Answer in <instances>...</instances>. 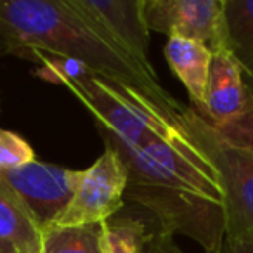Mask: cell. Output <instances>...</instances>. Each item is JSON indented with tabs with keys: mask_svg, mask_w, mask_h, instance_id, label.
<instances>
[{
	"mask_svg": "<svg viewBox=\"0 0 253 253\" xmlns=\"http://www.w3.org/2000/svg\"><path fill=\"white\" fill-rule=\"evenodd\" d=\"M82 177L84 170L64 169L40 160L21 169L0 172V179L7 182L25 201L42 229L50 225L70 203Z\"/></svg>",
	"mask_w": 253,
	"mask_h": 253,
	"instance_id": "obj_9",
	"label": "cell"
},
{
	"mask_svg": "<svg viewBox=\"0 0 253 253\" xmlns=\"http://www.w3.org/2000/svg\"><path fill=\"white\" fill-rule=\"evenodd\" d=\"M211 57L213 52L203 43L180 37H170L167 40L165 59L170 70L186 87L191 99V108L196 111H201L205 104Z\"/></svg>",
	"mask_w": 253,
	"mask_h": 253,
	"instance_id": "obj_10",
	"label": "cell"
},
{
	"mask_svg": "<svg viewBox=\"0 0 253 253\" xmlns=\"http://www.w3.org/2000/svg\"><path fill=\"white\" fill-rule=\"evenodd\" d=\"M33 50L75 59L97 77L139 88L158 101H175L156 73L106 42L71 0H0V56L26 59Z\"/></svg>",
	"mask_w": 253,
	"mask_h": 253,
	"instance_id": "obj_2",
	"label": "cell"
},
{
	"mask_svg": "<svg viewBox=\"0 0 253 253\" xmlns=\"http://www.w3.org/2000/svg\"><path fill=\"white\" fill-rule=\"evenodd\" d=\"M0 253H18V252H16L14 246H11L9 243H5V241L0 239Z\"/></svg>",
	"mask_w": 253,
	"mask_h": 253,
	"instance_id": "obj_17",
	"label": "cell"
},
{
	"mask_svg": "<svg viewBox=\"0 0 253 253\" xmlns=\"http://www.w3.org/2000/svg\"><path fill=\"white\" fill-rule=\"evenodd\" d=\"M227 45L253 95V0H224Z\"/></svg>",
	"mask_w": 253,
	"mask_h": 253,
	"instance_id": "obj_12",
	"label": "cell"
},
{
	"mask_svg": "<svg viewBox=\"0 0 253 253\" xmlns=\"http://www.w3.org/2000/svg\"><path fill=\"white\" fill-rule=\"evenodd\" d=\"M126 184L128 173L122 158L116 151L104 148V153L92 167L84 170L73 198L50 225L73 227L102 224L125 207Z\"/></svg>",
	"mask_w": 253,
	"mask_h": 253,
	"instance_id": "obj_6",
	"label": "cell"
},
{
	"mask_svg": "<svg viewBox=\"0 0 253 253\" xmlns=\"http://www.w3.org/2000/svg\"><path fill=\"white\" fill-rule=\"evenodd\" d=\"M198 113L225 137L250 146V135L253 132V95L231 50L213 52L205 104Z\"/></svg>",
	"mask_w": 253,
	"mask_h": 253,
	"instance_id": "obj_5",
	"label": "cell"
},
{
	"mask_svg": "<svg viewBox=\"0 0 253 253\" xmlns=\"http://www.w3.org/2000/svg\"><path fill=\"white\" fill-rule=\"evenodd\" d=\"M218 253H253V241H229V239H224Z\"/></svg>",
	"mask_w": 253,
	"mask_h": 253,
	"instance_id": "obj_16",
	"label": "cell"
},
{
	"mask_svg": "<svg viewBox=\"0 0 253 253\" xmlns=\"http://www.w3.org/2000/svg\"><path fill=\"white\" fill-rule=\"evenodd\" d=\"M180 115L170 130L139 148H104L118 153L126 167L125 198L149 211L160 231L187 236L207 253H218L225 239L220 177Z\"/></svg>",
	"mask_w": 253,
	"mask_h": 253,
	"instance_id": "obj_1",
	"label": "cell"
},
{
	"mask_svg": "<svg viewBox=\"0 0 253 253\" xmlns=\"http://www.w3.org/2000/svg\"><path fill=\"white\" fill-rule=\"evenodd\" d=\"M146 253H186V252L175 243V236L163 231H156V234L153 236L148 248H146Z\"/></svg>",
	"mask_w": 253,
	"mask_h": 253,
	"instance_id": "obj_15",
	"label": "cell"
},
{
	"mask_svg": "<svg viewBox=\"0 0 253 253\" xmlns=\"http://www.w3.org/2000/svg\"><path fill=\"white\" fill-rule=\"evenodd\" d=\"M42 231L25 201L0 179V239L18 253H40Z\"/></svg>",
	"mask_w": 253,
	"mask_h": 253,
	"instance_id": "obj_11",
	"label": "cell"
},
{
	"mask_svg": "<svg viewBox=\"0 0 253 253\" xmlns=\"http://www.w3.org/2000/svg\"><path fill=\"white\" fill-rule=\"evenodd\" d=\"M156 231L149 227L141 211L123 207L116 215L102 222L104 253H146Z\"/></svg>",
	"mask_w": 253,
	"mask_h": 253,
	"instance_id": "obj_13",
	"label": "cell"
},
{
	"mask_svg": "<svg viewBox=\"0 0 253 253\" xmlns=\"http://www.w3.org/2000/svg\"><path fill=\"white\" fill-rule=\"evenodd\" d=\"M180 118L220 177L225 239L253 241V146L225 137L191 106H184Z\"/></svg>",
	"mask_w": 253,
	"mask_h": 253,
	"instance_id": "obj_4",
	"label": "cell"
},
{
	"mask_svg": "<svg viewBox=\"0 0 253 253\" xmlns=\"http://www.w3.org/2000/svg\"><path fill=\"white\" fill-rule=\"evenodd\" d=\"M95 32L115 49L134 59L149 73V28L144 21V0H71Z\"/></svg>",
	"mask_w": 253,
	"mask_h": 253,
	"instance_id": "obj_8",
	"label": "cell"
},
{
	"mask_svg": "<svg viewBox=\"0 0 253 253\" xmlns=\"http://www.w3.org/2000/svg\"><path fill=\"white\" fill-rule=\"evenodd\" d=\"M88 109L104 146L139 148L165 134L184 106L158 101L139 88L113 84L97 75H84L63 85Z\"/></svg>",
	"mask_w": 253,
	"mask_h": 253,
	"instance_id": "obj_3",
	"label": "cell"
},
{
	"mask_svg": "<svg viewBox=\"0 0 253 253\" xmlns=\"http://www.w3.org/2000/svg\"><path fill=\"white\" fill-rule=\"evenodd\" d=\"M149 32L203 43L211 52L229 50L224 0H144Z\"/></svg>",
	"mask_w": 253,
	"mask_h": 253,
	"instance_id": "obj_7",
	"label": "cell"
},
{
	"mask_svg": "<svg viewBox=\"0 0 253 253\" xmlns=\"http://www.w3.org/2000/svg\"><path fill=\"white\" fill-rule=\"evenodd\" d=\"M40 253H104L102 224L49 225L42 231Z\"/></svg>",
	"mask_w": 253,
	"mask_h": 253,
	"instance_id": "obj_14",
	"label": "cell"
}]
</instances>
